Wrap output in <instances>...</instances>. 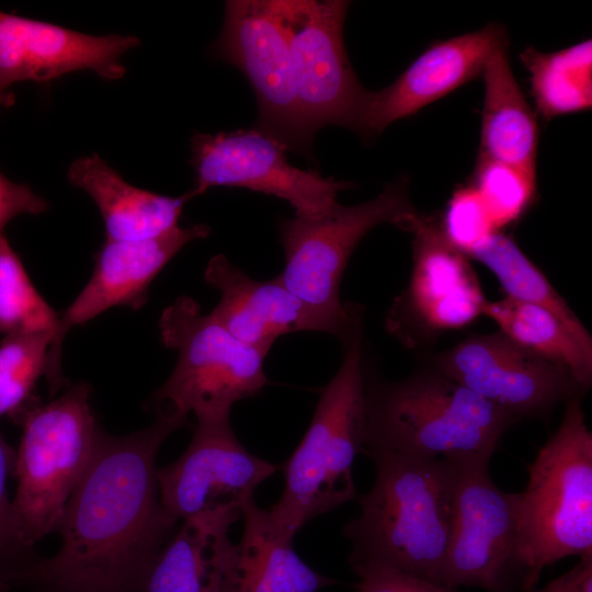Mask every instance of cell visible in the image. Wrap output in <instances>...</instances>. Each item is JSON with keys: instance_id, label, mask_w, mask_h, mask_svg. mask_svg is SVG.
Masks as SVG:
<instances>
[{"instance_id": "cell-35", "label": "cell", "mask_w": 592, "mask_h": 592, "mask_svg": "<svg viewBox=\"0 0 592 592\" xmlns=\"http://www.w3.org/2000/svg\"><path fill=\"white\" fill-rule=\"evenodd\" d=\"M14 103V94L11 91L0 92V107H9Z\"/></svg>"}, {"instance_id": "cell-24", "label": "cell", "mask_w": 592, "mask_h": 592, "mask_svg": "<svg viewBox=\"0 0 592 592\" xmlns=\"http://www.w3.org/2000/svg\"><path fill=\"white\" fill-rule=\"evenodd\" d=\"M481 315L526 350L566 368L587 391L592 383V354L585 352L561 322L546 309L505 297L483 304Z\"/></svg>"}, {"instance_id": "cell-10", "label": "cell", "mask_w": 592, "mask_h": 592, "mask_svg": "<svg viewBox=\"0 0 592 592\" xmlns=\"http://www.w3.org/2000/svg\"><path fill=\"white\" fill-rule=\"evenodd\" d=\"M210 54L239 69L258 102V129L309 156L315 135L295 93L289 44L273 0H229Z\"/></svg>"}, {"instance_id": "cell-18", "label": "cell", "mask_w": 592, "mask_h": 592, "mask_svg": "<svg viewBox=\"0 0 592 592\" xmlns=\"http://www.w3.org/2000/svg\"><path fill=\"white\" fill-rule=\"evenodd\" d=\"M139 45L133 35L94 36L0 11V92L13 83L50 82L82 69L121 79L126 72L123 54Z\"/></svg>"}, {"instance_id": "cell-26", "label": "cell", "mask_w": 592, "mask_h": 592, "mask_svg": "<svg viewBox=\"0 0 592 592\" xmlns=\"http://www.w3.org/2000/svg\"><path fill=\"white\" fill-rule=\"evenodd\" d=\"M521 60L531 75L536 109L545 119L591 109V39L554 53L528 47L522 52Z\"/></svg>"}, {"instance_id": "cell-16", "label": "cell", "mask_w": 592, "mask_h": 592, "mask_svg": "<svg viewBox=\"0 0 592 592\" xmlns=\"http://www.w3.org/2000/svg\"><path fill=\"white\" fill-rule=\"evenodd\" d=\"M204 278L220 292L212 316L235 338L267 354L286 333L320 331L335 335L345 346L361 333V311L334 314L315 307L286 288L278 277L255 281L224 254L212 258Z\"/></svg>"}, {"instance_id": "cell-4", "label": "cell", "mask_w": 592, "mask_h": 592, "mask_svg": "<svg viewBox=\"0 0 592 592\" xmlns=\"http://www.w3.org/2000/svg\"><path fill=\"white\" fill-rule=\"evenodd\" d=\"M526 467L514 553L523 590L535 588L546 567L592 555V433L580 399L566 403L559 426Z\"/></svg>"}, {"instance_id": "cell-11", "label": "cell", "mask_w": 592, "mask_h": 592, "mask_svg": "<svg viewBox=\"0 0 592 592\" xmlns=\"http://www.w3.org/2000/svg\"><path fill=\"white\" fill-rule=\"evenodd\" d=\"M194 183L191 200L215 186L243 187L287 202L295 216L316 219L337 205L339 192L353 184L292 166L286 147L257 127L191 138Z\"/></svg>"}, {"instance_id": "cell-8", "label": "cell", "mask_w": 592, "mask_h": 592, "mask_svg": "<svg viewBox=\"0 0 592 592\" xmlns=\"http://www.w3.org/2000/svg\"><path fill=\"white\" fill-rule=\"evenodd\" d=\"M414 213L408 180L399 178L367 202L338 204L316 219H284L280 238L285 265L277 277L306 303L334 314H348L355 307L342 304L340 284L352 252L375 227L388 223L401 228Z\"/></svg>"}, {"instance_id": "cell-23", "label": "cell", "mask_w": 592, "mask_h": 592, "mask_svg": "<svg viewBox=\"0 0 592 592\" xmlns=\"http://www.w3.org/2000/svg\"><path fill=\"white\" fill-rule=\"evenodd\" d=\"M481 76L485 96L478 156L536 175L538 124L513 75L508 45L493 52Z\"/></svg>"}, {"instance_id": "cell-17", "label": "cell", "mask_w": 592, "mask_h": 592, "mask_svg": "<svg viewBox=\"0 0 592 592\" xmlns=\"http://www.w3.org/2000/svg\"><path fill=\"white\" fill-rule=\"evenodd\" d=\"M207 225L179 227L160 236L137 241H109L94 255V269L87 285L59 317L56 337L48 350L46 378L50 394L68 386L61 372V345L70 328L88 322L115 306L139 309L148 288L166 264L189 242L207 237Z\"/></svg>"}, {"instance_id": "cell-12", "label": "cell", "mask_w": 592, "mask_h": 592, "mask_svg": "<svg viewBox=\"0 0 592 592\" xmlns=\"http://www.w3.org/2000/svg\"><path fill=\"white\" fill-rule=\"evenodd\" d=\"M492 455L451 457L454 463L452 532L440 583L506 592L514 566L519 492L497 487Z\"/></svg>"}, {"instance_id": "cell-19", "label": "cell", "mask_w": 592, "mask_h": 592, "mask_svg": "<svg viewBox=\"0 0 592 592\" xmlns=\"http://www.w3.org/2000/svg\"><path fill=\"white\" fill-rule=\"evenodd\" d=\"M504 45L506 31L494 22L431 44L391 84L368 92L355 132L372 138L394 122L414 115L481 76L489 57Z\"/></svg>"}, {"instance_id": "cell-5", "label": "cell", "mask_w": 592, "mask_h": 592, "mask_svg": "<svg viewBox=\"0 0 592 592\" xmlns=\"http://www.w3.org/2000/svg\"><path fill=\"white\" fill-rule=\"evenodd\" d=\"M344 351L339 371L320 392L303 440L283 465V493L265 509L274 530L287 540L314 517L356 497L352 468L366 440L361 333Z\"/></svg>"}, {"instance_id": "cell-2", "label": "cell", "mask_w": 592, "mask_h": 592, "mask_svg": "<svg viewBox=\"0 0 592 592\" xmlns=\"http://www.w3.org/2000/svg\"><path fill=\"white\" fill-rule=\"evenodd\" d=\"M366 453L374 483L343 528L352 569L384 568L440 583L452 532L453 459Z\"/></svg>"}, {"instance_id": "cell-36", "label": "cell", "mask_w": 592, "mask_h": 592, "mask_svg": "<svg viewBox=\"0 0 592 592\" xmlns=\"http://www.w3.org/2000/svg\"><path fill=\"white\" fill-rule=\"evenodd\" d=\"M10 584L0 576V592H10Z\"/></svg>"}, {"instance_id": "cell-30", "label": "cell", "mask_w": 592, "mask_h": 592, "mask_svg": "<svg viewBox=\"0 0 592 592\" xmlns=\"http://www.w3.org/2000/svg\"><path fill=\"white\" fill-rule=\"evenodd\" d=\"M441 225L448 241L467 257L490 235L498 232L480 196L470 184L453 193Z\"/></svg>"}, {"instance_id": "cell-32", "label": "cell", "mask_w": 592, "mask_h": 592, "mask_svg": "<svg viewBox=\"0 0 592 592\" xmlns=\"http://www.w3.org/2000/svg\"><path fill=\"white\" fill-rule=\"evenodd\" d=\"M354 572L360 577L356 592H455L441 583L384 568L365 567Z\"/></svg>"}, {"instance_id": "cell-1", "label": "cell", "mask_w": 592, "mask_h": 592, "mask_svg": "<svg viewBox=\"0 0 592 592\" xmlns=\"http://www.w3.org/2000/svg\"><path fill=\"white\" fill-rule=\"evenodd\" d=\"M186 422L157 418L124 436L100 431L90 464L57 527L61 546L9 584L34 592H140L179 521L160 501L156 457Z\"/></svg>"}, {"instance_id": "cell-15", "label": "cell", "mask_w": 592, "mask_h": 592, "mask_svg": "<svg viewBox=\"0 0 592 592\" xmlns=\"http://www.w3.org/2000/svg\"><path fill=\"white\" fill-rule=\"evenodd\" d=\"M277 468L249 453L230 422L196 423L184 453L157 468L160 501L177 521L218 510L242 513L258 486Z\"/></svg>"}, {"instance_id": "cell-33", "label": "cell", "mask_w": 592, "mask_h": 592, "mask_svg": "<svg viewBox=\"0 0 592 592\" xmlns=\"http://www.w3.org/2000/svg\"><path fill=\"white\" fill-rule=\"evenodd\" d=\"M47 209L48 203L30 186L14 183L0 173V232L19 215H38Z\"/></svg>"}, {"instance_id": "cell-20", "label": "cell", "mask_w": 592, "mask_h": 592, "mask_svg": "<svg viewBox=\"0 0 592 592\" xmlns=\"http://www.w3.org/2000/svg\"><path fill=\"white\" fill-rule=\"evenodd\" d=\"M241 515L218 510L183 520L156 557L140 592H225L235 557L228 533Z\"/></svg>"}, {"instance_id": "cell-25", "label": "cell", "mask_w": 592, "mask_h": 592, "mask_svg": "<svg viewBox=\"0 0 592 592\" xmlns=\"http://www.w3.org/2000/svg\"><path fill=\"white\" fill-rule=\"evenodd\" d=\"M468 257L487 266L508 297L537 305L554 315L589 354L592 338L561 295L542 271L508 236L498 231L478 244Z\"/></svg>"}, {"instance_id": "cell-22", "label": "cell", "mask_w": 592, "mask_h": 592, "mask_svg": "<svg viewBox=\"0 0 592 592\" xmlns=\"http://www.w3.org/2000/svg\"><path fill=\"white\" fill-rule=\"evenodd\" d=\"M243 530L225 592H317L337 581L312 570L281 537L266 510L250 500L242 509Z\"/></svg>"}, {"instance_id": "cell-27", "label": "cell", "mask_w": 592, "mask_h": 592, "mask_svg": "<svg viewBox=\"0 0 592 592\" xmlns=\"http://www.w3.org/2000/svg\"><path fill=\"white\" fill-rule=\"evenodd\" d=\"M59 317L36 291L19 255L0 232V333L47 332L56 337Z\"/></svg>"}, {"instance_id": "cell-9", "label": "cell", "mask_w": 592, "mask_h": 592, "mask_svg": "<svg viewBox=\"0 0 592 592\" xmlns=\"http://www.w3.org/2000/svg\"><path fill=\"white\" fill-rule=\"evenodd\" d=\"M289 44L295 93L316 135L328 125L356 130L366 98L348 58L344 0H273Z\"/></svg>"}, {"instance_id": "cell-29", "label": "cell", "mask_w": 592, "mask_h": 592, "mask_svg": "<svg viewBox=\"0 0 592 592\" xmlns=\"http://www.w3.org/2000/svg\"><path fill=\"white\" fill-rule=\"evenodd\" d=\"M469 184L480 196L497 231L519 220L537 196L536 175L479 156Z\"/></svg>"}, {"instance_id": "cell-31", "label": "cell", "mask_w": 592, "mask_h": 592, "mask_svg": "<svg viewBox=\"0 0 592 592\" xmlns=\"http://www.w3.org/2000/svg\"><path fill=\"white\" fill-rule=\"evenodd\" d=\"M15 452L0 433V576L9 580L37 557L21 543L14 522L12 502L7 490V478L14 474Z\"/></svg>"}, {"instance_id": "cell-34", "label": "cell", "mask_w": 592, "mask_h": 592, "mask_svg": "<svg viewBox=\"0 0 592 592\" xmlns=\"http://www.w3.org/2000/svg\"><path fill=\"white\" fill-rule=\"evenodd\" d=\"M524 592H592V555L579 557V561L571 569L545 587Z\"/></svg>"}, {"instance_id": "cell-14", "label": "cell", "mask_w": 592, "mask_h": 592, "mask_svg": "<svg viewBox=\"0 0 592 592\" xmlns=\"http://www.w3.org/2000/svg\"><path fill=\"white\" fill-rule=\"evenodd\" d=\"M432 367L511 413L545 418L585 392L571 374L512 341L500 330L471 335L433 360Z\"/></svg>"}, {"instance_id": "cell-21", "label": "cell", "mask_w": 592, "mask_h": 592, "mask_svg": "<svg viewBox=\"0 0 592 592\" xmlns=\"http://www.w3.org/2000/svg\"><path fill=\"white\" fill-rule=\"evenodd\" d=\"M67 178L98 206L109 241L145 240L170 231L189 201L186 194L167 196L129 184L96 153L76 159Z\"/></svg>"}, {"instance_id": "cell-28", "label": "cell", "mask_w": 592, "mask_h": 592, "mask_svg": "<svg viewBox=\"0 0 592 592\" xmlns=\"http://www.w3.org/2000/svg\"><path fill=\"white\" fill-rule=\"evenodd\" d=\"M53 333L8 334L0 342V417L15 418L33 398L37 379L46 375Z\"/></svg>"}, {"instance_id": "cell-6", "label": "cell", "mask_w": 592, "mask_h": 592, "mask_svg": "<svg viewBox=\"0 0 592 592\" xmlns=\"http://www.w3.org/2000/svg\"><path fill=\"white\" fill-rule=\"evenodd\" d=\"M86 383L68 385L55 400H33L14 419L22 425L15 452L18 490L12 501L18 536L27 549L57 531L84 475L100 434Z\"/></svg>"}, {"instance_id": "cell-3", "label": "cell", "mask_w": 592, "mask_h": 592, "mask_svg": "<svg viewBox=\"0 0 592 592\" xmlns=\"http://www.w3.org/2000/svg\"><path fill=\"white\" fill-rule=\"evenodd\" d=\"M519 420L433 367L366 387V451L420 459L492 455Z\"/></svg>"}, {"instance_id": "cell-7", "label": "cell", "mask_w": 592, "mask_h": 592, "mask_svg": "<svg viewBox=\"0 0 592 592\" xmlns=\"http://www.w3.org/2000/svg\"><path fill=\"white\" fill-rule=\"evenodd\" d=\"M161 340L178 351L177 365L152 396L157 418L196 423L229 422L232 406L266 385L264 355L230 334L187 296L164 308Z\"/></svg>"}, {"instance_id": "cell-13", "label": "cell", "mask_w": 592, "mask_h": 592, "mask_svg": "<svg viewBox=\"0 0 592 592\" xmlns=\"http://www.w3.org/2000/svg\"><path fill=\"white\" fill-rule=\"evenodd\" d=\"M401 229L413 234L409 284L391 305L386 329L408 345L464 328L486 299L468 257L446 238L441 221L417 212Z\"/></svg>"}]
</instances>
